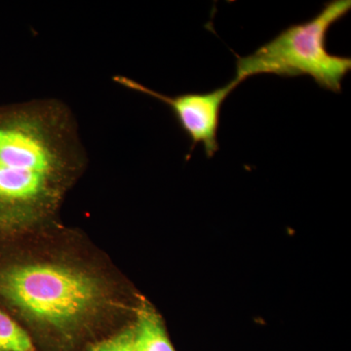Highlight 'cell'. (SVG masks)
Returning a JSON list of instances; mask_svg holds the SVG:
<instances>
[{"label": "cell", "instance_id": "1", "mask_svg": "<svg viewBox=\"0 0 351 351\" xmlns=\"http://www.w3.org/2000/svg\"><path fill=\"white\" fill-rule=\"evenodd\" d=\"M84 149L73 113L55 99L0 110V204L34 209L54 199Z\"/></svg>", "mask_w": 351, "mask_h": 351}, {"label": "cell", "instance_id": "3", "mask_svg": "<svg viewBox=\"0 0 351 351\" xmlns=\"http://www.w3.org/2000/svg\"><path fill=\"white\" fill-rule=\"evenodd\" d=\"M0 294L39 321L66 326L98 304L101 288L93 277L62 265L31 263L0 274Z\"/></svg>", "mask_w": 351, "mask_h": 351}, {"label": "cell", "instance_id": "7", "mask_svg": "<svg viewBox=\"0 0 351 351\" xmlns=\"http://www.w3.org/2000/svg\"><path fill=\"white\" fill-rule=\"evenodd\" d=\"M93 351H136L133 332H124L108 341H103Z\"/></svg>", "mask_w": 351, "mask_h": 351}, {"label": "cell", "instance_id": "2", "mask_svg": "<svg viewBox=\"0 0 351 351\" xmlns=\"http://www.w3.org/2000/svg\"><path fill=\"white\" fill-rule=\"evenodd\" d=\"M350 9V0L328 2L313 19L290 25L255 52L237 58L234 77L243 82L258 75H308L321 88L339 93L351 60L329 53L326 38L330 27Z\"/></svg>", "mask_w": 351, "mask_h": 351}, {"label": "cell", "instance_id": "6", "mask_svg": "<svg viewBox=\"0 0 351 351\" xmlns=\"http://www.w3.org/2000/svg\"><path fill=\"white\" fill-rule=\"evenodd\" d=\"M32 339L27 332L0 311V351H34Z\"/></svg>", "mask_w": 351, "mask_h": 351}, {"label": "cell", "instance_id": "5", "mask_svg": "<svg viewBox=\"0 0 351 351\" xmlns=\"http://www.w3.org/2000/svg\"><path fill=\"white\" fill-rule=\"evenodd\" d=\"M136 351H176L156 314L144 311L133 332Z\"/></svg>", "mask_w": 351, "mask_h": 351}, {"label": "cell", "instance_id": "4", "mask_svg": "<svg viewBox=\"0 0 351 351\" xmlns=\"http://www.w3.org/2000/svg\"><path fill=\"white\" fill-rule=\"evenodd\" d=\"M113 80L127 89L147 95L166 104L174 112L193 147L202 145L208 157L213 156L219 151L217 135L221 106L233 90L242 83L234 77L225 86L208 93H186L172 97L158 93L127 76L117 75Z\"/></svg>", "mask_w": 351, "mask_h": 351}]
</instances>
